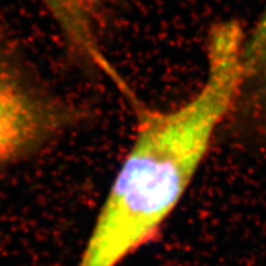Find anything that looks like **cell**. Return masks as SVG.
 Listing matches in <instances>:
<instances>
[{
    "instance_id": "3957f363",
    "label": "cell",
    "mask_w": 266,
    "mask_h": 266,
    "mask_svg": "<svg viewBox=\"0 0 266 266\" xmlns=\"http://www.w3.org/2000/svg\"><path fill=\"white\" fill-rule=\"evenodd\" d=\"M73 45L111 79L117 73L96 45L94 19L103 0H44Z\"/></svg>"
},
{
    "instance_id": "6da1fadb",
    "label": "cell",
    "mask_w": 266,
    "mask_h": 266,
    "mask_svg": "<svg viewBox=\"0 0 266 266\" xmlns=\"http://www.w3.org/2000/svg\"><path fill=\"white\" fill-rule=\"evenodd\" d=\"M244 40L234 20L210 30L206 79L179 107L156 110L134 94L127 99L136 113L133 143L79 266H118L158 234L191 184L218 127L237 108Z\"/></svg>"
},
{
    "instance_id": "277c9868",
    "label": "cell",
    "mask_w": 266,
    "mask_h": 266,
    "mask_svg": "<svg viewBox=\"0 0 266 266\" xmlns=\"http://www.w3.org/2000/svg\"><path fill=\"white\" fill-rule=\"evenodd\" d=\"M243 84L235 110L266 117V9L243 46Z\"/></svg>"
},
{
    "instance_id": "7a4b0ae2",
    "label": "cell",
    "mask_w": 266,
    "mask_h": 266,
    "mask_svg": "<svg viewBox=\"0 0 266 266\" xmlns=\"http://www.w3.org/2000/svg\"><path fill=\"white\" fill-rule=\"evenodd\" d=\"M68 118L64 108L0 65V166L39 148Z\"/></svg>"
}]
</instances>
